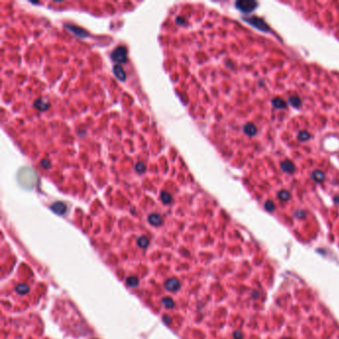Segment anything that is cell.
Listing matches in <instances>:
<instances>
[{"label":"cell","mask_w":339,"mask_h":339,"mask_svg":"<svg viewBox=\"0 0 339 339\" xmlns=\"http://www.w3.org/2000/svg\"><path fill=\"white\" fill-rule=\"evenodd\" d=\"M244 20L246 22H248L249 24H251L252 26H254L255 28H257V29H259L262 32H268L270 31V27L269 25L266 24L262 19L259 18V17H256V16H249V17H246L244 18Z\"/></svg>","instance_id":"cell-1"},{"label":"cell","mask_w":339,"mask_h":339,"mask_svg":"<svg viewBox=\"0 0 339 339\" xmlns=\"http://www.w3.org/2000/svg\"><path fill=\"white\" fill-rule=\"evenodd\" d=\"M258 6L257 1L253 0H241V1L236 2V8L244 13H250L254 11Z\"/></svg>","instance_id":"cell-2"},{"label":"cell","mask_w":339,"mask_h":339,"mask_svg":"<svg viewBox=\"0 0 339 339\" xmlns=\"http://www.w3.org/2000/svg\"><path fill=\"white\" fill-rule=\"evenodd\" d=\"M126 53L127 51L125 47H117L112 53V59L117 64L125 63L126 62Z\"/></svg>","instance_id":"cell-3"},{"label":"cell","mask_w":339,"mask_h":339,"mask_svg":"<svg viewBox=\"0 0 339 339\" xmlns=\"http://www.w3.org/2000/svg\"><path fill=\"white\" fill-rule=\"evenodd\" d=\"M164 288L166 290H168L170 293H175L181 288V284L177 279L172 278L166 280V283L164 284Z\"/></svg>","instance_id":"cell-4"},{"label":"cell","mask_w":339,"mask_h":339,"mask_svg":"<svg viewBox=\"0 0 339 339\" xmlns=\"http://www.w3.org/2000/svg\"><path fill=\"white\" fill-rule=\"evenodd\" d=\"M280 168L283 169L284 172L292 174L295 171L297 167H295V165L293 164V162L289 161V160H284L280 163Z\"/></svg>","instance_id":"cell-5"},{"label":"cell","mask_w":339,"mask_h":339,"mask_svg":"<svg viewBox=\"0 0 339 339\" xmlns=\"http://www.w3.org/2000/svg\"><path fill=\"white\" fill-rule=\"evenodd\" d=\"M51 210L58 215H63L67 211V206L63 202H56L51 205Z\"/></svg>","instance_id":"cell-6"},{"label":"cell","mask_w":339,"mask_h":339,"mask_svg":"<svg viewBox=\"0 0 339 339\" xmlns=\"http://www.w3.org/2000/svg\"><path fill=\"white\" fill-rule=\"evenodd\" d=\"M244 132L246 133V134L250 135V136H254V135L257 134V132H258L257 126L254 125V123L248 122L244 125Z\"/></svg>","instance_id":"cell-7"},{"label":"cell","mask_w":339,"mask_h":339,"mask_svg":"<svg viewBox=\"0 0 339 339\" xmlns=\"http://www.w3.org/2000/svg\"><path fill=\"white\" fill-rule=\"evenodd\" d=\"M148 222L153 226H159L162 223V218L158 214H151L148 216Z\"/></svg>","instance_id":"cell-8"},{"label":"cell","mask_w":339,"mask_h":339,"mask_svg":"<svg viewBox=\"0 0 339 339\" xmlns=\"http://www.w3.org/2000/svg\"><path fill=\"white\" fill-rule=\"evenodd\" d=\"M113 73L119 80H121V81L125 80V73L123 72V69L121 68V66H119V65L114 66L113 67Z\"/></svg>","instance_id":"cell-9"},{"label":"cell","mask_w":339,"mask_h":339,"mask_svg":"<svg viewBox=\"0 0 339 339\" xmlns=\"http://www.w3.org/2000/svg\"><path fill=\"white\" fill-rule=\"evenodd\" d=\"M311 178L314 181H316V182H322L324 178H325V175L320 170H314L311 173Z\"/></svg>","instance_id":"cell-10"},{"label":"cell","mask_w":339,"mask_h":339,"mask_svg":"<svg viewBox=\"0 0 339 339\" xmlns=\"http://www.w3.org/2000/svg\"><path fill=\"white\" fill-rule=\"evenodd\" d=\"M271 103H273V106L275 108H286V103L284 101L283 99L280 98H275L273 101H271Z\"/></svg>","instance_id":"cell-11"},{"label":"cell","mask_w":339,"mask_h":339,"mask_svg":"<svg viewBox=\"0 0 339 339\" xmlns=\"http://www.w3.org/2000/svg\"><path fill=\"white\" fill-rule=\"evenodd\" d=\"M288 103H290V106H293V108H299L302 106V99H300L297 95H293L288 99Z\"/></svg>","instance_id":"cell-12"},{"label":"cell","mask_w":339,"mask_h":339,"mask_svg":"<svg viewBox=\"0 0 339 339\" xmlns=\"http://www.w3.org/2000/svg\"><path fill=\"white\" fill-rule=\"evenodd\" d=\"M15 289H16L17 293L21 294V295L27 294L28 293H29V290H30L29 286H28L27 284H18V285L16 286V288H15Z\"/></svg>","instance_id":"cell-13"},{"label":"cell","mask_w":339,"mask_h":339,"mask_svg":"<svg viewBox=\"0 0 339 339\" xmlns=\"http://www.w3.org/2000/svg\"><path fill=\"white\" fill-rule=\"evenodd\" d=\"M137 245H138V247H140L141 249H145V248H147L149 245V240L146 237H140L137 240Z\"/></svg>","instance_id":"cell-14"},{"label":"cell","mask_w":339,"mask_h":339,"mask_svg":"<svg viewBox=\"0 0 339 339\" xmlns=\"http://www.w3.org/2000/svg\"><path fill=\"white\" fill-rule=\"evenodd\" d=\"M278 197L280 200H281V201H288V200L290 198V193L288 190H281L279 192Z\"/></svg>","instance_id":"cell-15"},{"label":"cell","mask_w":339,"mask_h":339,"mask_svg":"<svg viewBox=\"0 0 339 339\" xmlns=\"http://www.w3.org/2000/svg\"><path fill=\"white\" fill-rule=\"evenodd\" d=\"M309 138H310V134H309L308 131H306V130H302L300 132H298L297 139L299 141H302V142L303 141H306V140L309 139Z\"/></svg>","instance_id":"cell-16"},{"label":"cell","mask_w":339,"mask_h":339,"mask_svg":"<svg viewBox=\"0 0 339 339\" xmlns=\"http://www.w3.org/2000/svg\"><path fill=\"white\" fill-rule=\"evenodd\" d=\"M161 302H162V304H163L166 308L171 309V308L174 307V302L170 297H163V298H162V300H161Z\"/></svg>","instance_id":"cell-17"},{"label":"cell","mask_w":339,"mask_h":339,"mask_svg":"<svg viewBox=\"0 0 339 339\" xmlns=\"http://www.w3.org/2000/svg\"><path fill=\"white\" fill-rule=\"evenodd\" d=\"M138 279L135 278V276H130L127 280H126V284L128 286H130V288H135V286L138 285Z\"/></svg>","instance_id":"cell-18"},{"label":"cell","mask_w":339,"mask_h":339,"mask_svg":"<svg viewBox=\"0 0 339 339\" xmlns=\"http://www.w3.org/2000/svg\"><path fill=\"white\" fill-rule=\"evenodd\" d=\"M67 28H69L70 30H72L73 32H75L76 34L79 35V36H81V37H86V36L88 35L87 33H86L84 30L79 29V28H76V27H74V26H67Z\"/></svg>","instance_id":"cell-19"},{"label":"cell","mask_w":339,"mask_h":339,"mask_svg":"<svg viewBox=\"0 0 339 339\" xmlns=\"http://www.w3.org/2000/svg\"><path fill=\"white\" fill-rule=\"evenodd\" d=\"M161 200L164 204H169L171 201H172V197L171 195L167 192H162L161 193Z\"/></svg>","instance_id":"cell-20"},{"label":"cell","mask_w":339,"mask_h":339,"mask_svg":"<svg viewBox=\"0 0 339 339\" xmlns=\"http://www.w3.org/2000/svg\"><path fill=\"white\" fill-rule=\"evenodd\" d=\"M265 207H266V210H268V211L271 212V211H274L275 205H274V203L271 202V201H266V203L265 204Z\"/></svg>","instance_id":"cell-21"},{"label":"cell","mask_w":339,"mask_h":339,"mask_svg":"<svg viewBox=\"0 0 339 339\" xmlns=\"http://www.w3.org/2000/svg\"><path fill=\"white\" fill-rule=\"evenodd\" d=\"M135 168H136V170H137V172L142 173L143 171L145 170V166H144V164H143V163H141V162H139V163H137V164H136Z\"/></svg>","instance_id":"cell-22"},{"label":"cell","mask_w":339,"mask_h":339,"mask_svg":"<svg viewBox=\"0 0 339 339\" xmlns=\"http://www.w3.org/2000/svg\"><path fill=\"white\" fill-rule=\"evenodd\" d=\"M43 103H43L42 101H39V99H38V101L35 102V107L38 108H40V109H46L48 108V104H45L44 107H42Z\"/></svg>","instance_id":"cell-23"},{"label":"cell","mask_w":339,"mask_h":339,"mask_svg":"<svg viewBox=\"0 0 339 339\" xmlns=\"http://www.w3.org/2000/svg\"><path fill=\"white\" fill-rule=\"evenodd\" d=\"M163 320H164V322L166 324H170V322H171V317L170 316H164L163 317Z\"/></svg>","instance_id":"cell-24"},{"label":"cell","mask_w":339,"mask_h":339,"mask_svg":"<svg viewBox=\"0 0 339 339\" xmlns=\"http://www.w3.org/2000/svg\"><path fill=\"white\" fill-rule=\"evenodd\" d=\"M235 336H236V339H241V334L239 333V332H237V333L234 334V337H235Z\"/></svg>","instance_id":"cell-25"}]
</instances>
